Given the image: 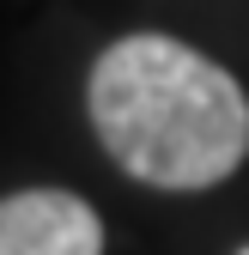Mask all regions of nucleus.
Instances as JSON below:
<instances>
[{"label":"nucleus","instance_id":"f03ea898","mask_svg":"<svg viewBox=\"0 0 249 255\" xmlns=\"http://www.w3.org/2000/svg\"><path fill=\"white\" fill-rule=\"evenodd\" d=\"M0 255H104V219L73 188L0 195Z\"/></svg>","mask_w":249,"mask_h":255},{"label":"nucleus","instance_id":"f257e3e1","mask_svg":"<svg viewBox=\"0 0 249 255\" xmlns=\"http://www.w3.org/2000/svg\"><path fill=\"white\" fill-rule=\"evenodd\" d=\"M85 110L104 152L164 195L219 188L249 158V91L164 30L116 37L91 61Z\"/></svg>","mask_w":249,"mask_h":255}]
</instances>
